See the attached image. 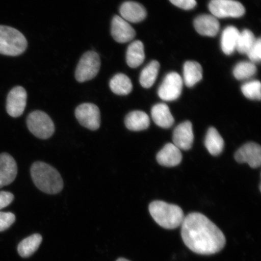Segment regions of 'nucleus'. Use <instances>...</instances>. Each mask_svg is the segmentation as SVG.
Returning a JSON list of instances; mask_svg holds the SVG:
<instances>
[{
    "instance_id": "obj_7",
    "label": "nucleus",
    "mask_w": 261,
    "mask_h": 261,
    "mask_svg": "<svg viewBox=\"0 0 261 261\" xmlns=\"http://www.w3.org/2000/svg\"><path fill=\"white\" fill-rule=\"evenodd\" d=\"M208 9L217 19L240 18L246 12L244 6L236 0H211Z\"/></svg>"
},
{
    "instance_id": "obj_14",
    "label": "nucleus",
    "mask_w": 261,
    "mask_h": 261,
    "mask_svg": "<svg viewBox=\"0 0 261 261\" xmlns=\"http://www.w3.org/2000/svg\"><path fill=\"white\" fill-rule=\"evenodd\" d=\"M17 173V164L15 159L8 153L0 154V188L12 184Z\"/></svg>"
},
{
    "instance_id": "obj_28",
    "label": "nucleus",
    "mask_w": 261,
    "mask_h": 261,
    "mask_svg": "<svg viewBox=\"0 0 261 261\" xmlns=\"http://www.w3.org/2000/svg\"><path fill=\"white\" fill-rule=\"evenodd\" d=\"M256 39L252 31L245 29L240 33L237 45V50L240 54H247L255 43Z\"/></svg>"
},
{
    "instance_id": "obj_1",
    "label": "nucleus",
    "mask_w": 261,
    "mask_h": 261,
    "mask_svg": "<svg viewBox=\"0 0 261 261\" xmlns=\"http://www.w3.org/2000/svg\"><path fill=\"white\" fill-rule=\"evenodd\" d=\"M181 226L182 241L195 253L211 255L220 252L226 245L223 231L203 214H189Z\"/></svg>"
},
{
    "instance_id": "obj_33",
    "label": "nucleus",
    "mask_w": 261,
    "mask_h": 261,
    "mask_svg": "<svg viewBox=\"0 0 261 261\" xmlns=\"http://www.w3.org/2000/svg\"><path fill=\"white\" fill-rule=\"evenodd\" d=\"M14 196L11 192H0V210L8 206L14 201Z\"/></svg>"
},
{
    "instance_id": "obj_13",
    "label": "nucleus",
    "mask_w": 261,
    "mask_h": 261,
    "mask_svg": "<svg viewBox=\"0 0 261 261\" xmlns=\"http://www.w3.org/2000/svg\"><path fill=\"white\" fill-rule=\"evenodd\" d=\"M194 136L192 124L190 121H186L178 125L173 132V144L181 150L190 149L193 145Z\"/></svg>"
},
{
    "instance_id": "obj_17",
    "label": "nucleus",
    "mask_w": 261,
    "mask_h": 261,
    "mask_svg": "<svg viewBox=\"0 0 261 261\" xmlns=\"http://www.w3.org/2000/svg\"><path fill=\"white\" fill-rule=\"evenodd\" d=\"M156 158L160 165L166 167H174L181 163L182 154L180 149L169 143L159 152Z\"/></svg>"
},
{
    "instance_id": "obj_2",
    "label": "nucleus",
    "mask_w": 261,
    "mask_h": 261,
    "mask_svg": "<svg viewBox=\"0 0 261 261\" xmlns=\"http://www.w3.org/2000/svg\"><path fill=\"white\" fill-rule=\"evenodd\" d=\"M31 173L33 181L40 191L48 194H57L63 190V178L56 169L42 162L32 165Z\"/></svg>"
},
{
    "instance_id": "obj_25",
    "label": "nucleus",
    "mask_w": 261,
    "mask_h": 261,
    "mask_svg": "<svg viewBox=\"0 0 261 261\" xmlns=\"http://www.w3.org/2000/svg\"><path fill=\"white\" fill-rule=\"evenodd\" d=\"M40 234L35 233L25 238L18 244V252L22 257H30L38 249L42 242Z\"/></svg>"
},
{
    "instance_id": "obj_20",
    "label": "nucleus",
    "mask_w": 261,
    "mask_h": 261,
    "mask_svg": "<svg viewBox=\"0 0 261 261\" xmlns=\"http://www.w3.org/2000/svg\"><path fill=\"white\" fill-rule=\"evenodd\" d=\"M145 58L144 45L140 41H135L129 45L126 51V63L130 68L140 66Z\"/></svg>"
},
{
    "instance_id": "obj_23",
    "label": "nucleus",
    "mask_w": 261,
    "mask_h": 261,
    "mask_svg": "<svg viewBox=\"0 0 261 261\" xmlns=\"http://www.w3.org/2000/svg\"><path fill=\"white\" fill-rule=\"evenodd\" d=\"M204 145L212 155H218L223 151L224 142L223 138L214 127L208 128L205 136Z\"/></svg>"
},
{
    "instance_id": "obj_12",
    "label": "nucleus",
    "mask_w": 261,
    "mask_h": 261,
    "mask_svg": "<svg viewBox=\"0 0 261 261\" xmlns=\"http://www.w3.org/2000/svg\"><path fill=\"white\" fill-rule=\"evenodd\" d=\"M111 33L114 40L119 43H126L133 40L136 33L128 22L121 16H114L112 22Z\"/></svg>"
},
{
    "instance_id": "obj_19",
    "label": "nucleus",
    "mask_w": 261,
    "mask_h": 261,
    "mask_svg": "<svg viewBox=\"0 0 261 261\" xmlns=\"http://www.w3.org/2000/svg\"><path fill=\"white\" fill-rule=\"evenodd\" d=\"M125 124L127 128L133 132H140L148 128L149 117L142 111H133L125 117Z\"/></svg>"
},
{
    "instance_id": "obj_26",
    "label": "nucleus",
    "mask_w": 261,
    "mask_h": 261,
    "mask_svg": "<svg viewBox=\"0 0 261 261\" xmlns=\"http://www.w3.org/2000/svg\"><path fill=\"white\" fill-rule=\"evenodd\" d=\"M160 69L158 61H152L143 68L140 76V83L145 89H149L154 85L158 77Z\"/></svg>"
},
{
    "instance_id": "obj_31",
    "label": "nucleus",
    "mask_w": 261,
    "mask_h": 261,
    "mask_svg": "<svg viewBox=\"0 0 261 261\" xmlns=\"http://www.w3.org/2000/svg\"><path fill=\"white\" fill-rule=\"evenodd\" d=\"M247 55L252 63L254 64L260 63L261 60V40L260 38L256 39L255 43L254 44Z\"/></svg>"
},
{
    "instance_id": "obj_6",
    "label": "nucleus",
    "mask_w": 261,
    "mask_h": 261,
    "mask_svg": "<svg viewBox=\"0 0 261 261\" xmlns=\"http://www.w3.org/2000/svg\"><path fill=\"white\" fill-rule=\"evenodd\" d=\"M100 68L99 55L94 51L85 53L78 63L75 71V77L79 83L93 79L97 76Z\"/></svg>"
},
{
    "instance_id": "obj_16",
    "label": "nucleus",
    "mask_w": 261,
    "mask_h": 261,
    "mask_svg": "<svg viewBox=\"0 0 261 261\" xmlns=\"http://www.w3.org/2000/svg\"><path fill=\"white\" fill-rule=\"evenodd\" d=\"M194 25L199 34L214 37L219 32L220 25L218 19L212 15L204 14L195 19Z\"/></svg>"
},
{
    "instance_id": "obj_18",
    "label": "nucleus",
    "mask_w": 261,
    "mask_h": 261,
    "mask_svg": "<svg viewBox=\"0 0 261 261\" xmlns=\"http://www.w3.org/2000/svg\"><path fill=\"white\" fill-rule=\"evenodd\" d=\"M151 116L156 125L163 128H171L174 123L170 110L165 103H158L153 107Z\"/></svg>"
},
{
    "instance_id": "obj_3",
    "label": "nucleus",
    "mask_w": 261,
    "mask_h": 261,
    "mask_svg": "<svg viewBox=\"0 0 261 261\" xmlns=\"http://www.w3.org/2000/svg\"><path fill=\"white\" fill-rule=\"evenodd\" d=\"M149 211L156 223L166 229H174L181 226L185 217L184 211L178 205L162 201L152 202Z\"/></svg>"
},
{
    "instance_id": "obj_21",
    "label": "nucleus",
    "mask_w": 261,
    "mask_h": 261,
    "mask_svg": "<svg viewBox=\"0 0 261 261\" xmlns=\"http://www.w3.org/2000/svg\"><path fill=\"white\" fill-rule=\"evenodd\" d=\"M240 31L234 26H228L222 33L221 46L222 51L226 55L233 54L236 50Z\"/></svg>"
},
{
    "instance_id": "obj_5",
    "label": "nucleus",
    "mask_w": 261,
    "mask_h": 261,
    "mask_svg": "<svg viewBox=\"0 0 261 261\" xmlns=\"http://www.w3.org/2000/svg\"><path fill=\"white\" fill-rule=\"evenodd\" d=\"M29 130L37 138L47 139L55 133V125L50 116L41 111H35L27 118Z\"/></svg>"
},
{
    "instance_id": "obj_9",
    "label": "nucleus",
    "mask_w": 261,
    "mask_h": 261,
    "mask_svg": "<svg viewBox=\"0 0 261 261\" xmlns=\"http://www.w3.org/2000/svg\"><path fill=\"white\" fill-rule=\"evenodd\" d=\"M75 116L82 126L91 130L99 128L100 113L99 108L93 103H84L75 110Z\"/></svg>"
},
{
    "instance_id": "obj_30",
    "label": "nucleus",
    "mask_w": 261,
    "mask_h": 261,
    "mask_svg": "<svg viewBox=\"0 0 261 261\" xmlns=\"http://www.w3.org/2000/svg\"><path fill=\"white\" fill-rule=\"evenodd\" d=\"M15 221V216L14 214L0 212V232L8 229Z\"/></svg>"
},
{
    "instance_id": "obj_24",
    "label": "nucleus",
    "mask_w": 261,
    "mask_h": 261,
    "mask_svg": "<svg viewBox=\"0 0 261 261\" xmlns=\"http://www.w3.org/2000/svg\"><path fill=\"white\" fill-rule=\"evenodd\" d=\"M110 87L114 94L125 96L132 92L133 84L132 81L126 75L118 73L110 80Z\"/></svg>"
},
{
    "instance_id": "obj_15",
    "label": "nucleus",
    "mask_w": 261,
    "mask_h": 261,
    "mask_svg": "<svg viewBox=\"0 0 261 261\" xmlns=\"http://www.w3.org/2000/svg\"><path fill=\"white\" fill-rule=\"evenodd\" d=\"M120 16L127 22L138 23L146 18L147 12L141 4L135 2H125L120 6Z\"/></svg>"
},
{
    "instance_id": "obj_11",
    "label": "nucleus",
    "mask_w": 261,
    "mask_h": 261,
    "mask_svg": "<svg viewBox=\"0 0 261 261\" xmlns=\"http://www.w3.org/2000/svg\"><path fill=\"white\" fill-rule=\"evenodd\" d=\"M234 159L238 163H248L251 168H258L261 164L260 146L256 143H247L238 149Z\"/></svg>"
},
{
    "instance_id": "obj_29",
    "label": "nucleus",
    "mask_w": 261,
    "mask_h": 261,
    "mask_svg": "<svg viewBox=\"0 0 261 261\" xmlns=\"http://www.w3.org/2000/svg\"><path fill=\"white\" fill-rule=\"evenodd\" d=\"M261 85L259 81H252L249 83H245L241 87V91L248 99L251 100H260Z\"/></svg>"
},
{
    "instance_id": "obj_10",
    "label": "nucleus",
    "mask_w": 261,
    "mask_h": 261,
    "mask_svg": "<svg viewBox=\"0 0 261 261\" xmlns=\"http://www.w3.org/2000/svg\"><path fill=\"white\" fill-rule=\"evenodd\" d=\"M28 94L23 87L17 86L8 94L6 101V110L12 117L21 116L24 112L27 103Z\"/></svg>"
},
{
    "instance_id": "obj_34",
    "label": "nucleus",
    "mask_w": 261,
    "mask_h": 261,
    "mask_svg": "<svg viewBox=\"0 0 261 261\" xmlns=\"http://www.w3.org/2000/svg\"><path fill=\"white\" fill-rule=\"evenodd\" d=\"M116 261H130V260L126 259L125 258H123V257H120V258L117 259Z\"/></svg>"
},
{
    "instance_id": "obj_32",
    "label": "nucleus",
    "mask_w": 261,
    "mask_h": 261,
    "mask_svg": "<svg viewBox=\"0 0 261 261\" xmlns=\"http://www.w3.org/2000/svg\"><path fill=\"white\" fill-rule=\"evenodd\" d=\"M172 4L184 10H191L197 5L195 0H169Z\"/></svg>"
},
{
    "instance_id": "obj_4",
    "label": "nucleus",
    "mask_w": 261,
    "mask_h": 261,
    "mask_svg": "<svg viewBox=\"0 0 261 261\" xmlns=\"http://www.w3.org/2000/svg\"><path fill=\"white\" fill-rule=\"evenodd\" d=\"M27 47V40L22 33L9 26L0 25V54L19 56Z\"/></svg>"
},
{
    "instance_id": "obj_27",
    "label": "nucleus",
    "mask_w": 261,
    "mask_h": 261,
    "mask_svg": "<svg viewBox=\"0 0 261 261\" xmlns=\"http://www.w3.org/2000/svg\"><path fill=\"white\" fill-rule=\"evenodd\" d=\"M257 68L255 64L249 61H243L237 64L233 69V75L238 80L249 79L256 74Z\"/></svg>"
},
{
    "instance_id": "obj_22",
    "label": "nucleus",
    "mask_w": 261,
    "mask_h": 261,
    "mask_svg": "<svg viewBox=\"0 0 261 261\" xmlns=\"http://www.w3.org/2000/svg\"><path fill=\"white\" fill-rule=\"evenodd\" d=\"M203 78V68L195 61L186 62L184 67V81L188 87H192Z\"/></svg>"
},
{
    "instance_id": "obj_8",
    "label": "nucleus",
    "mask_w": 261,
    "mask_h": 261,
    "mask_svg": "<svg viewBox=\"0 0 261 261\" xmlns=\"http://www.w3.org/2000/svg\"><path fill=\"white\" fill-rule=\"evenodd\" d=\"M184 81L180 75L171 72L166 75L158 90V95L163 100L174 101L180 96Z\"/></svg>"
}]
</instances>
